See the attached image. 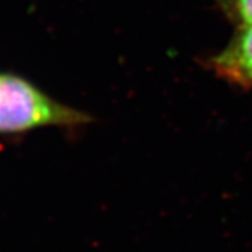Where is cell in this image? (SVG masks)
Masks as SVG:
<instances>
[{
  "instance_id": "obj_1",
  "label": "cell",
  "mask_w": 252,
  "mask_h": 252,
  "mask_svg": "<svg viewBox=\"0 0 252 252\" xmlns=\"http://www.w3.org/2000/svg\"><path fill=\"white\" fill-rule=\"evenodd\" d=\"M90 121L88 113L53 99L24 77L0 73V134L45 126L79 127Z\"/></svg>"
},
{
  "instance_id": "obj_2",
  "label": "cell",
  "mask_w": 252,
  "mask_h": 252,
  "mask_svg": "<svg viewBox=\"0 0 252 252\" xmlns=\"http://www.w3.org/2000/svg\"><path fill=\"white\" fill-rule=\"evenodd\" d=\"M206 67L233 87L252 88V25L237 27L224 49L206 60Z\"/></svg>"
},
{
  "instance_id": "obj_3",
  "label": "cell",
  "mask_w": 252,
  "mask_h": 252,
  "mask_svg": "<svg viewBox=\"0 0 252 252\" xmlns=\"http://www.w3.org/2000/svg\"><path fill=\"white\" fill-rule=\"evenodd\" d=\"M220 9L237 27L252 25V0H218Z\"/></svg>"
}]
</instances>
